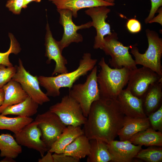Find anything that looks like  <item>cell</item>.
Returning <instances> with one entry per match:
<instances>
[{"label": "cell", "instance_id": "6da1fadb", "mask_svg": "<svg viewBox=\"0 0 162 162\" xmlns=\"http://www.w3.org/2000/svg\"><path fill=\"white\" fill-rule=\"evenodd\" d=\"M125 116L117 99L100 98L90 107L82 129L89 140L108 143L114 140L123 125Z\"/></svg>", "mask_w": 162, "mask_h": 162}, {"label": "cell", "instance_id": "7a4b0ae2", "mask_svg": "<svg viewBox=\"0 0 162 162\" xmlns=\"http://www.w3.org/2000/svg\"><path fill=\"white\" fill-rule=\"evenodd\" d=\"M97 62V59L92 58L90 53H85L80 61L78 67L75 70L56 76H39L38 80L40 85L45 89L46 94L48 96H58L60 94V88L68 87L70 89L74 83L80 77L92 70Z\"/></svg>", "mask_w": 162, "mask_h": 162}, {"label": "cell", "instance_id": "3957f363", "mask_svg": "<svg viewBox=\"0 0 162 162\" xmlns=\"http://www.w3.org/2000/svg\"><path fill=\"white\" fill-rule=\"evenodd\" d=\"M100 68L97 75L100 98L117 99L128 84L131 70L125 68H112L102 57L98 63Z\"/></svg>", "mask_w": 162, "mask_h": 162}, {"label": "cell", "instance_id": "277c9868", "mask_svg": "<svg viewBox=\"0 0 162 162\" xmlns=\"http://www.w3.org/2000/svg\"><path fill=\"white\" fill-rule=\"evenodd\" d=\"M146 33L148 47L145 53H140L138 48L134 45L130 46V52L135 58L136 65L148 68L162 76V39L154 31L146 29Z\"/></svg>", "mask_w": 162, "mask_h": 162}, {"label": "cell", "instance_id": "5b68a950", "mask_svg": "<svg viewBox=\"0 0 162 162\" xmlns=\"http://www.w3.org/2000/svg\"><path fill=\"white\" fill-rule=\"evenodd\" d=\"M97 66H95L85 82L73 85L68 94L80 105L84 116L87 117L92 104L100 98L97 81Z\"/></svg>", "mask_w": 162, "mask_h": 162}, {"label": "cell", "instance_id": "8992f818", "mask_svg": "<svg viewBox=\"0 0 162 162\" xmlns=\"http://www.w3.org/2000/svg\"><path fill=\"white\" fill-rule=\"evenodd\" d=\"M104 39L102 50L106 55L111 56L109 63L111 67L118 69L125 67L130 70L137 68L134 60L129 53L130 46H124L119 41L116 33H112Z\"/></svg>", "mask_w": 162, "mask_h": 162}, {"label": "cell", "instance_id": "52a82bcc", "mask_svg": "<svg viewBox=\"0 0 162 162\" xmlns=\"http://www.w3.org/2000/svg\"><path fill=\"white\" fill-rule=\"evenodd\" d=\"M49 110L56 114L66 126H80L87 119L80 104L68 95L64 96L60 102L51 106Z\"/></svg>", "mask_w": 162, "mask_h": 162}, {"label": "cell", "instance_id": "ba28073f", "mask_svg": "<svg viewBox=\"0 0 162 162\" xmlns=\"http://www.w3.org/2000/svg\"><path fill=\"white\" fill-rule=\"evenodd\" d=\"M34 121L38 123L41 132V139L48 150L66 126L56 114L50 110L38 114Z\"/></svg>", "mask_w": 162, "mask_h": 162}, {"label": "cell", "instance_id": "9c48e42d", "mask_svg": "<svg viewBox=\"0 0 162 162\" xmlns=\"http://www.w3.org/2000/svg\"><path fill=\"white\" fill-rule=\"evenodd\" d=\"M15 66L16 72L12 79L19 83L28 95L39 105L50 101L48 96L40 88L38 76H34L27 71L20 59L18 65Z\"/></svg>", "mask_w": 162, "mask_h": 162}, {"label": "cell", "instance_id": "30bf717a", "mask_svg": "<svg viewBox=\"0 0 162 162\" xmlns=\"http://www.w3.org/2000/svg\"><path fill=\"white\" fill-rule=\"evenodd\" d=\"M161 81L162 76L143 66L131 70L126 88L134 96L141 98L150 85Z\"/></svg>", "mask_w": 162, "mask_h": 162}, {"label": "cell", "instance_id": "8fae6325", "mask_svg": "<svg viewBox=\"0 0 162 162\" xmlns=\"http://www.w3.org/2000/svg\"><path fill=\"white\" fill-rule=\"evenodd\" d=\"M60 14L59 23L64 28V33L61 40L58 41V45L62 51L71 43H79L83 40L82 35L77 32L80 29L89 28L92 26V21L80 26H76L73 22L72 13L67 9H57Z\"/></svg>", "mask_w": 162, "mask_h": 162}, {"label": "cell", "instance_id": "7c38bea8", "mask_svg": "<svg viewBox=\"0 0 162 162\" xmlns=\"http://www.w3.org/2000/svg\"><path fill=\"white\" fill-rule=\"evenodd\" d=\"M41 135L38 123L34 121L14 134V136L20 145L37 151L42 157L48 150L41 139Z\"/></svg>", "mask_w": 162, "mask_h": 162}, {"label": "cell", "instance_id": "4fadbf2b", "mask_svg": "<svg viewBox=\"0 0 162 162\" xmlns=\"http://www.w3.org/2000/svg\"><path fill=\"white\" fill-rule=\"evenodd\" d=\"M110 11L106 6H101L88 8L86 14L92 19V26L96 30L93 48L102 49L104 43V36L112 34L110 25L106 22L107 14Z\"/></svg>", "mask_w": 162, "mask_h": 162}, {"label": "cell", "instance_id": "5bb4252c", "mask_svg": "<svg viewBox=\"0 0 162 162\" xmlns=\"http://www.w3.org/2000/svg\"><path fill=\"white\" fill-rule=\"evenodd\" d=\"M46 33L45 37V56L48 58L46 63L49 64L52 60L56 62V65L52 75L56 74H63L68 72L66 66L68 61L62 55L58 41L54 38L50 30L49 24L47 22L46 26Z\"/></svg>", "mask_w": 162, "mask_h": 162}, {"label": "cell", "instance_id": "9a60e30c", "mask_svg": "<svg viewBox=\"0 0 162 162\" xmlns=\"http://www.w3.org/2000/svg\"><path fill=\"white\" fill-rule=\"evenodd\" d=\"M107 145L112 158L111 161L115 162H130L142 149L141 146L133 144L128 140H114Z\"/></svg>", "mask_w": 162, "mask_h": 162}, {"label": "cell", "instance_id": "2e32d148", "mask_svg": "<svg viewBox=\"0 0 162 162\" xmlns=\"http://www.w3.org/2000/svg\"><path fill=\"white\" fill-rule=\"evenodd\" d=\"M117 100L125 116L133 118L147 117L143 109L142 99L134 96L126 88L121 91Z\"/></svg>", "mask_w": 162, "mask_h": 162}, {"label": "cell", "instance_id": "e0dca14e", "mask_svg": "<svg viewBox=\"0 0 162 162\" xmlns=\"http://www.w3.org/2000/svg\"><path fill=\"white\" fill-rule=\"evenodd\" d=\"M56 7L57 9H67L71 11L73 16H77V12L81 9L101 6H113L104 0H49Z\"/></svg>", "mask_w": 162, "mask_h": 162}, {"label": "cell", "instance_id": "ac0fdd59", "mask_svg": "<svg viewBox=\"0 0 162 162\" xmlns=\"http://www.w3.org/2000/svg\"><path fill=\"white\" fill-rule=\"evenodd\" d=\"M2 88L4 92V99L0 107V114L7 107L22 102L28 96L20 84L12 79Z\"/></svg>", "mask_w": 162, "mask_h": 162}, {"label": "cell", "instance_id": "d6986e66", "mask_svg": "<svg viewBox=\"0 0 162 162\" xmlns=\"http://www.w3.org/2000/svg\"><path fill=\"white\" fill-rule=\"evenodd\" d=\"M162 81L150 85L141 98L146 114L149 115L162 105Z\"/></svg>", "mask_w": 162, "mask_h": 162}, {"label": "cell", "instance_id": "ffe728a7", "mask_svg": "<svg viewBox=\"0 0 162 162\" xmlns=\"http://www.w3.org/2000/svg\"><path fill=\"white\" fill-rule=\"evenodd\" d=\"M148 117L133 118L125 116L124 124L118 133L120 141L128 140L137 133L150 127Z\"/></svg>", "mask_w": 162, "mask_h": 162}, {"label": "cell", "instance_id": "44dd1931", "mask_svg": "<svg viewBox=\"0 0 162 162\" xmlns=\"http://www.w3.org/2000/svg\"><path fill=\"white\" fill-rule=\"evenodd\" d=\"M83 134L84 132L80 126H67L48 150L52 153H63L66 146Z\"/></svg>", "mask_w": 162, "mask_h": 162}, {"label": "cell", "instance_id": "7402d4cb", "mask_svg": "<svg viewBox=\"0 0 162 162\" xmlns=\"http://www.w3.org/2000/svg\"><path fill=\"white\" fill-rule=\"evenodd\" d=\"M128 140L135 145L162 147V132L150 127L136 134Z\"/></svg>", "mask_w": 162, "mask_h": 162}, {"label": "cell", "instance_id": "603a6c76", "mask_svg": "<svg viewBox=\"0 0 162 162\" xmlns=\"http://www.w3.org/2000/svg\"><path fill=\"white\" fill-rule=\"evenodd\" d=\"M39 105L28 96L22 102L7 107L1 114L30 117L37 113Z\"/></svg>", "mask_w": 162, "mask_h": 162}, {"label": "cell", "instance_id": "cb8c5ba5", "mask_svg": "<svg viewBox=\"0 0 162 162\" xmlns=\"http://www.w3.org/2000/svg\"><path fill=\"white\" fill-rule=\"evenodd\" d=\"M90 150L87 156V162H108L112 158L108 148L107 143L96 139L89 140Z\"/></svg>", "mask_w": 162, "mask_h": 162}, {"label": "cell", "instance_id": "d4e9b609", "mask_svg": "<svg viewBox=\"0 0 162 162\" xmlns=\"http://www.w3.org/2000/svg\"><path fill=\"white\" fill-rule=\"evenodd\" d=\"M90 150L89 140L83 134L66 146L63 153L80 160L88 155Z\"/></svg>", "mask_w": 162, "mask_h": 162}, {"label": "cell", "instance_id": "484cf974", "mask_svg": "<svg viewBox=\"0 0 162 162\" xmlns=\"http://www.w3.org/2000/svg\"><path fill=\"white\" fill-rule=\"evenodd\" d=\"M0 150L1 157L13 159L16 158L22 152L21 146L8 134L0 135Z\"/></svg>", "mask_w": 162, "mask_h": 162}, {"label": "cell", "instance_id": "4316f807", "mask_svg": "<svg viewBox=\"0 0 162 162\" xmlns=\"http://www.w3.org/2000/svg\"><path fill=\"white\" fill-rule=\"evenodd\" d=\"M33 121L30 117L18 116L10 118L0 114V129L10 130L15 134L22 128Z\"/></svg>", "mask_w": 162, "mask_h": 162}, {"label": "cell", "instance_id": "83f0119b", "mask_svg": "<svg viewBox=\"0 0 162 162\" xmlns=\"http://www.w3.org/2000/svg\"><path fill=\"white\" fill-rule=\"evenodd\" d=\"M135 158L147 162H162V148L150 147L142 149Z\"/></svg>", "mask_w": 162, "mask_h": 162}, {"label": "cell", "instance_id": "f1b7e54d", "mask_svg": "<svg viewBox=\"0 0 162 162\" xmlns=\"http://www.w3.org/2000/svg\"><path fill=\"white\" fill-rule=\"evenodd\" d=\"M8 36L10 40V47L8 50L5 52H0V64L6 67L13 66L9 59V56L11 53L17 55L21 50L20 45L12 34L9 33Z\"/></svg>", "mask_w": 162, "mask_h": 162}, {"label": "cell", "instance_id": "f546056e", "mask_svg": "<svg viewBox=\"0 0 162 162\" xmlns=\"http://www.w3.org/2000/svg\"><path fill=\"white\" fill-rule=\"evenodd\" d=\"M5 65L0 64V88L10 81L16 72L15 66L6 67Z\"/></svg>", "mask_w": 162, "mask_h": 162}, {"label": "cell", "instance_id": "4dcf8cb0", "mask_svg": "<svg viewBox=\"0 0 162 162\" xmlns=\"http://www.w3.org/2000/svg\"><path fill=\"white\" fill-rule=\"evenodd\" d=\"M148 118L152 128L155 130L162 132V105L148 115Z\"/></svg>", "mask_w": 162, "mask_h": 162}, {"label": "cell", "instance_id": "1f68e13d", "mask_svg": "<svg viewBox=\"0 0 162 162\" xmlns=\"http://www.w3.org/2000/svg\"><path fill=\"white\" fill-rule=\"evenodd\" d=\"M23 0H8L6 4V7L13 14H19L23 8Z\"/></svg>", "mask_w": 162, "mask_h": 162}, {"label": "cell", "instance_id": "d6a6232c", "mask_svg": "<svg viewBox=\"0 0 162 162\" xmlns=\"http://www.w3.org/2000/svg\"><path fill=\"white\" fill-rule=\"evenodd\" d=\"M54 162H79L80 160L63 153L52 154Z\"/></svg>", "mask_w": 162, "mask_h": 162}, {"label": "cell", "instance_id": "836d02e7", "mask_svg": "<svg viewBox=\"0 0 162 162\" xmlns=\"http://www.w3.org/2000/svg\"><path fill=\"white\" fill-rule=\"evenodd\" d=\"M151 8L148 16L145 19V23H148L154 16L155 14L162 6V0H151Z\"/></svg>", "mask_w": 162, "mask_h": 162}, {"label": "cell", "instance_id": "e575fe53", "mask_svg": "<svg viewBox=\"0 0 162 162\" xmlns=\"http://www.w3.org/2000/svg\"><path fill=\"white\" fill-rule=\"evenodd\" d=\"M126 26L128 31L132 33H137L141 29V26L140 22L135 19L129 20L127 22Z\"/></svg>", "mask_w": 162, "mask_h": 162}, {"label": "cell", "instance_id": "d590c367", "mask_svg": "<svg viewBox=\"0 0 162 162\" xmlns=\"http://www.w3.org/2000/svg\"><path fill=\"white\" fill-rule=\"evenodd\" d=\"M49 150L47 151V153L41 158L38 160V162H54L52 154Z\"/></svg>", "mask_w": 162, "mask_h": 162}, {"label": "cell", "instance_id": "8d00e7d4", "mask_svg": "<svg viewBox=\"0 0 162 162\" xmlns=\"http://www.w3.org/2000/svg\"><path fill=\"white\" fill-rule=\"evenodd\" d=\"M157 12L159 13L158 15L155 17H154L148 22V23H152L156 22L162 25V7H160L158 9Z\"/></svg>", "mask_w": 162, "mask_h": 162}, {"label": "cell", "instance_id": "74e56055", "mask_svg": "<svg viewBox=\"0 0 162 162\" xmlns=\"http://www.w3.org/2000/svg\"><path fill=\"white\" fill-rule=\"evenodd\" d=\"M41 0H23V8H26L27 7V5L30 2H40Z\"/></svg>", "mask_w": 162, "mask_h": 162}, {"label": "cell", "instance_id": "f35d334b", "mask_svg": "<svg viewBox=\"0 0 162 162\" xmlns=\"http://www.w3.org/2000/svg\"><path fill=\"white\" fill-rule=\"evenodd\" d=\"M4 99V92L2 88H0V107L2 104Z\"/></svg>", "mask_w": 162, "mask_h": 162}, {"label": "cell", "instance_id": "ab89813d", "mask_svg": "<svg viewBox=\"0 0 162 162\" xmlns=\"http://www.w3.org/2000/svg\"><path fill=\"white\" fill-rule=\"evenodd\" d=\"M14 159L8 157H5L4 159L2 160L1 162H15V160H14Z\"/></svg>", "mask_w": 162, "mask_h": 162}, {"label": "cell", "instance_id": "60d3db41", "mask_svg": "<svg viewBox=\"0 0 162 162\" xmlns=\"http://www.w3.org/2000/svg\"><path fill=\"white\" fill-rule=\"evenodd\" d=\"M105 1L111 3H114L115 0H104Z\"/></svg>", "mask_w": 162, "mask_h": 162}]
</instances>
